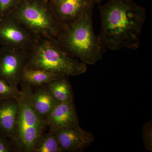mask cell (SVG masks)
I'll return each instance as SVG.
<instances>
[{"mask_svg": "<svg viewBox=\"0 0 152 152\" xmlns=\"http://www.w3.org/2000/svg\"><path fill=\"white\" fill-rule=\"evenodd\" d=\"M99 9L102 27L98 36L105 48L113 51L138 49L145 9L133 0H109Z\"/></svg>", "mask_w": 152, "mask_h": 152, "instance_id": "6da1fadb", "label": "cell"}, {"mask_svg": "<svg viewBox=\"0 0 152 152\" xmlns=\"http://www.w3.org/2000/svg\"><path fill=\"white\" fill-rule=\"evenodd\" d=\"M93 11L91 9L78 20L63 26L56 38L66 53L86 65L102 59L105 48L94 32Z\"/></svg>", "mask_w": 152, "mask_h": 152, "instance_id": "7a4b0ae2", "label": "cell"}, {"mask_svg": "<svg viewBox=\"0 0 152 152\" xmlns=\"http://www.w3.org/2000/svg\"><path fill=\"white\" fill-rule=\"evenodd\" d=\"M24 68L42 70L69 77L87 71V65L66 53L55 38H40L28 52Z\"/></svg>", "mask_w": 152, "mask_h": 152, "instance_id": "3957f363", "label": "cell"}, {"mask_svg": "<svg viewBox=\"0 0 152 152\" xmlns=\"http://www.w3.org/2000/svg\"><path fill=\"white\" fill-rule=\"evenodd\" d=\"M49 0H28L17 3L10 14L34 37H57L62 26L49 4Z\"/></svg>", "mask_w": 152, "mask_h": 152, "instance_id": "277c9868", "label": "cell"}, {"mask_svg": "<svg viewBox=\"0 0 152 152\" xmlns=\"http://www.w3.org/2000/svg\"><path fill=\"white\" fill-rule=\"evenodd\" d=\"M21 94L17 98L19 113L14 142L18 152H31L34 143L47 128L45 121L34 110L30 98L31 85L21 82Z\"/></svg>", "mask_w": 152, "mask_h": 152, "instance_id": "5b68a950", "label": "cell"}, {"mask_svg": "<svg viewBox=\"0 0 152 152\" xmlns=\"http://www.w3.org/2000/svg\"><path fill=\"white\" fill-rule=\"evenodd\" d=\"M37 39L10 13L0 18V46L28 52Z\"/></svg>", "mask_w": 152, "mask_h": 152, "instance_id": "8992f818", "label": "cell"}, {"mask_svg": "<svg viewBox=\"0 0 152 152\" xmlns=\"http://www.w3.org/2000/svg\"><path fill=\"white\" fill-rule=\"evenodd\" d=\"M28 51L0 46V80L18 87L21 82Z\"/></svg>", "mask_w": 152, "mask_h": 152, "instance_id": "52a82bcc", "label": "cell"}, {"mask_svg": "<svg viewBox=\"0 0 152 152\" xmlns=\"http://www.w3.org/2000/svg\"><path fill=\"white\" fill-rule=\"evenodd\" d=\"M48 3L63 27L78 20L95 4L92 0H49Z\"/></svg>", "mask_w": 152, "mask_h": 152, "instance_id": "ba28073f", "label": "cell"}, {"mask_svg": "<svg viewBox=\"0 0 152 152\" xmlns=\"http://www.w3.org/2000/svg\"><path fill=\"white\" fill-rule=\"evenodd\" d=\"M62 152L83 151L94 142L95 136L81 127L60 129L55 132Z\"/></svg>", "mask_w": 152, "mask_h": 152, "instance_id": "9c48e42d", "label": "cell"}, {"mask_svg": "<svg viewBox=\"0 0 152 152\" xmlns=\"http://www.w3.org/2000/svg\"><path fill=\"white\" fill-rule=\"evenodd\" d=\"M45 121L49 130L53 132L63 128L81 127L74 101L58 103L45 118Z\"/></svg>", "mask_w": 152, "mask_h": 152, "instance_id": "30bf717a", "label": "cell"}, {"mask_svg": "<svg viewBox=\"0 0 152 152\" xmlns=\"http://www.w3.org/2000/svg\"><path fill=\"white\" fill-rule=\"evenodd\" d=\"M17 98L0 100V134L14 142L19 113Z\"/></svg>", "mask_w": 152, "mask_h": 152, "instance_id": "8fae6325", "label": "cell"}, {"mask_svg": "<svg viewBox=\"0 0 152 152\" xmlns=\"http://www.w3.org/2000/svg\"><path fill=\"white\" fill-rule=\"evenodd\" d=\"M30 98L34 110L44 121L58 103L52 96L46 84L36 86L31 85Z\"/></svg>", "mask_w": 152, "mask_h": 152, "instance_id": "7c38bea8", "label": "cell"}, {"mask_svg": "<svg viewBox=\"0 0 152 152\" xmlns=\"http://www.w3.org/2000/svg\"><path fill=\"white\" fill-rule=\"evenodd\" d=\"M66 77L42 70L24 68L22 72L21 82H26L33 86L47 84L53 81Z\"/></svg>", "mask_w": 152, "mask_h": 152, "instance_id": "4fadbf2b", "label": "cell"}, {"mask_svg": "<svg viewBox=\"0 0 152 152\" xmlns=\"http://www.w3.org/2000/svg\"><path fill=\"white\" fill-rule=\"evenodd\" d=\"M68 78L69 77H64L46 84L52 96L58 103L74 101L73 91Z\"/></svg>", "mask_w": 152, "mask_h": 152, "instance_id": "5bb4252c", "label": "cell"}, {"mask_svg": "<svg viewBox=\"0 0 152 152\" xmlns=\"http://www.w3.org/2000/svg\"><path fill=\"white\" fill-rule=\"evenodd\" d=\"M31 152H62L56 134L49 131L43 132L34 143Z\"/></svg>", "mask_w": 152, "mask_h": 152, "instance_id": "9a60e30c", "label": "cell"}, {"mask_svg": "<svg viewBox=\"0 0 152 152\" xmlns=\"http://www.w3.org/2000/svg\"><path fill=\"white\" fill-rule=\"evenodd\" d=\"M21 91L18 87L13 86L0 80V100L11 98H18Z\"/></svg>", "mask_w": 152, "mask_h": 152, "instance_id": "2e32d148", "label": "cell"}, {"mask_svg": "<svg viewBox=\"0 0 152 152\" xmlns=\"http://www.w3.org/2000/svg\"><path fill=\"white\" fill-rule=\"evenodd\" d=\"M152 124L150 120L143 126L142 129V138L144 145L148 152L152 151Z\"/></svg>", "mask_w": 152, "mask_h": 152, "instance_id": "e0dca14e", "label": "cell"}, {"mask_svg": "<svg viewBox=\"0 0 152 152\" xmlns=\"http://www.w3.org/2000/svg\"><path fill=\"white\" fill-rule=\"evenodd\" d=\"M0 152H18L15 142L1 134Z\"/></svg>", "mask_w": 152, "mask_h": 152, "instance_id": "ac0fdd59", "label": "cell"}, {"mask_svg": "<svg viewBox=\"0 0 152 152\" xmlns=\"http://www.w3.org/2000/svg\"><path fill=\"white\" fill-rule=\"evenodd\" d=\"M17 3V0H0V18L10 13Z\"/></svg>", "mask_w": 152, "mask_h": 152, "instance_id": "d6986e66", "label": "cell"}, {"mask_svg": "<svg viewBox=\"0 0 152 152\" xmlns=\"http://www.w3.org/2000/svg\"><path fill=\"white\" fill-rule=\"evenodd\" d=\"M103 0H92V1L95 4H100L102 2Z\"/></svg>", "mask_w": 152, "mask_h": 152, "instance_id": "ffe728a7", "label": "cell"}, {"mask_svg": "<svg viewBox=\"0 0 152 152\" xmlns=\"http://www.w3.org/2000/svg\"><path fill=\"white\" fill-rule=\"evenodd\" d=\"M28 1V0H17V1H18V2L23 1Z\"/></svg>", "mask_w": 152, "mask_h": 152, "instance_id": "44dd1931", "label": "cell"}]
</instances>
